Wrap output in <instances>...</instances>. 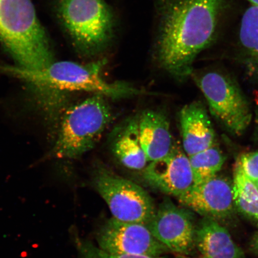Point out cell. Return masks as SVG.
Returning <instances> with one entry per match:
<instances>
[{
	"mask_svg": "<svg viewBox=\"0 0 258 258\" xmlns=\"http://www.w3.org/2000/svg\"><path fill=\"white\" fill-rule=\"evenodd\" d=\"M228 0H159L156 53L161 67L183 80L196 57L213 43Z\"/></svg>",
	"mask_w": 258,
	"mask_h": 258,
	"instance_id": "1",
	"label": "cell"
},
{
	"mask_svg": "<svg viewBox=\"0 0 258 258\" xmlns=\"http://www.w3.org/2000/svg\"><path fill=\"white\" fill-rule=\"evenodd\" d=\"M0 44L21 69L41 70L55 61L31 0H0Z\"/></svg>",
	"mask_w": 258,
	"mask_h": 258,
	"instance_id": "2",
	"label": "cell"
},
{
	"mask_svg": "<svg viewBox=\"0 0 258 258\" xmlns=\"http://www.w3.org/2000/svg\"><path fill=\"white\" fill-rule=\"evenodd\" d=\"M112 118L107 98L101 95L69 106L60 118L50 156L78 159L94 148Z\"/></svg>",
	"mask_w": 258,
	"mask_h": 258,
	"instance_id": "3",
	"label": "cell"
},
{
	"mask_svg": "<svg viewBox=\"0 0 258 258\" xmlns=\"http://www.w3.org/2000/svg\"><path fill=\"white\" fill-rule=\"evenodd\" d=\"M103 64V62L82 64L71 61H54L46 69L31 71L27 78L35 88L50 93L86 92L112 99L147 94L146 91L127 83L106 81L101 75Z\"/></svg>",
	"mask_w": 258,
	"mask_h": 258,
	"instance_id": "4",
	"label": "cell"
},
{
	"mask_svg": "<svg viewBox=\"0 0 258 258\" xmlns=\"http://www.w3.org/2000/svg\"><path fill=\"white\" fill-rule=\"evenodd\" d=\"M54 10L67 36L83 55H96L110 43L114 21L104 0H55Z\"/></svg>",
	"mask_w": 258,
	"mask_h": 258,
	"instance_id": "5",
	"label": "cell"
},
{
	"mask_svg": "<svg viewBox=\"0 0 258 258\" xmlns=\"http://www.w3.org/2000/svg\"><path fill=\"white\" fill-rule=\"evenodd\" d=\"M191 76L204 95L213 115L231 134H243L252 115L246 97L233 77L218 70L193 72Z\"/></svg>",
	"mask_w": 258,
	"mask_h": 258,
	"instance_id": "6",
	"label": "cell"
},
{
	"mask_svg": "<svg viewBox=\"0 0 258 258\" xmlns=\"http://www.w3.org/2000/svg\"><path fill=\"white\" fill-rule=\"evenodd\" d=\"M95 188L117 220L147 225L156 208L151 197L141 186L100 166L93 177Z\"/></svg>",
	"mask_w": 258,
	"mask_h": 258,
	"instance_id": "7",
	"label": "cell"
},
{
	"mask_svg": "<svg viewBox=\"0 0 258 258\" xmlns=\"http://www.w3.org/2000/svg\"><path fill=\"white\" fill-rule=\"evenodd\" d=\"M96 240L100 249L111 254L160 257L169 251L147 225L112 217L102 226Z\"/></svg>",
	"mask_w": 258,
	"mask_h": 258,
	"instance_id": "8",
	"label": "cell"
},
{
	"mask_svg": "<svg viewBox=\"0 0 258 258\" xmlns=\"http://www.w3.org/2000/svg\"><path fill=\"white\" fill-rule=\"evenodd\" d=\"M147 225L154 237L169 251L185 254L196 244V228L191 214L169 198L160 203Z\"/></svg>",
	"mask_w": 258,
	"mask_h": 258,
	"instance_id": "9",
	"label": "cell"
},
{
	"mask_svg": "<svg viewBox=\"0 0 258 258\" xmlns=\"http://www.w3.org/2000/svg\"><path fill=\"white\" fill-rule=\"evenodd\" d=\"M143 177L154 188L177 199L195 185L189 157L176 143L166 157L148 163Z\"/></svg>",
	"mask_w": 258,
	"mask_h": 258,
	"instance_id": "10",
	"label": "cell"
},
{
	"mask_svg": "<svg viewBox=\"0 0 258 258\" xmlns=\"http://www.w3.org/2000/svg\"><path fill=\"white\" fill-rule=\"evenodd\" d=\"M180 204L204 218L227 219L233 213V183L226 177L217 175L195 184L190 191L178 198Z\"/></svg>",
	"mask_w": 258,
	"mask_h": 258,
	"instance_id": "11",
	"label": "cell"
},
{
	"mask_svg": "<svg viewBox=\"0 0 258 258\" xmlns=\"http://www.w3.org/2000/svg\"><path fill=\"white\" fill-rule=\"evenodd\" d=\"M183 149L188 157L215 145V132L201 102L183 106L179 114Z\"/></svg>",
	"mask_w": 258,
	"mask_h": 258,
	"instance_id": "12",
	"label": "cell"
},
{
	"mask_svg": "<svg viewBox=\"0 0 258 258\" xmlns=\"http://www.w3.org/2000/svg\"><path fill=\"white\" fill-rule=\"evenodd\" d=\"M139 134L148 162L163 159L172 150L174 143L167 116L158 110H147L139 116Z\"/></svg>",
	"mask_w": 258,
	"mask_h": 258,
	"instance_id": "13",
	"label": "cell"
},
{
	"mask_svg": "<svg viewBox=\"0 0 258 258\" xmlns=\"http://www.w3.org/2000/svg\"><path fill=\"white\" fill-rule=\"evenodd\" d=\"M196 244L204 258H244V252L224 226L204 218L196 228Z\"/></svg>",
	"mask_w": 258,
	"mask_h": 258,
	"instance_id": "14",
	"label": "cell"
},
{
	"mask_svg": "<svg viewBox=\"0 0 258 258\" xmlns=\"http://www.w3.org/2000/svg\"><path fill=\"white\" fill-rule=\"evenodd\" d=\"M138 121L137 117L129 119L117 129L112 141V150L127 168L143 170L149 162L141 144Z\"/></svg>",
	"mask_w": 258,
	"mask_h": 258,
	"instance_id": "15",
	"label": "cell"
},
{
	"mask_svg": "<svg viewBox=\"0 0 258 258\" xmlns=\"http://www.w3.org/2000/svg\"><path fill=\"white\" fill-rule=\"evenodd\" d=\"M240 58L248 75L258 79V7L251 6L242 17L238 36Z\"/></svg>",
	"mask_w": 258,
	"mask_h": 258,
	"instance_id": "16",
	"label": "cell"
},
{
	"mask_svg": "<svg viewBox=\"0 0 258 258\" xmlns=\"http://www.w3.org/2000/svg\"><path fill=\"white\" fill-rule=\"evenodd\" d=\"M234 207L244 217L258 224V188L255 182L235 164L233 183Z\"/></svg>",
	"mask_w": 258,
	"mask_h": 258,
	"instance_id": "17",
	"label": "cell"
},
{
	"mask_svg": "<svg viewBox=\"0 0 258 258\" xmlns=\"http://www.w3.org/2000/svg\"><path fill=\"white\" fill-rule=\"evenodd\" d=\"M195 184L218 175L225 163L223 153L215 145L189 157Z\"/></svg>",
	"mask_w": 258,
	"mask_h": 258,
	"instance_id": "18",
	"label": "cell"
},
{
	"mask_svg": "<svg viewBox=\"0 0 258 258\" xmlns=\"http://www.w3.org/2000/svg\"><path fill=\"white\" fill-rule=\"evenodd\" d=\"M79 258H166L164 256L149 257L144 256L127 255V254H111L100 249L98 246L88 241L77 242Z\"/></svg>",
	"mask_w": 258,
	"mask_h": 258,
	"instance_id": "19",
	"label": "cell"
},
{
	"mask_svg": "<svg viewBox=\"0 0 258 258\" xmlns=\"http://www.w3.org/2000/svg\"><path fill=\"white\" fill-rule=\"evenodd\" d=\"M237 163L245 175L253 182L258 179V151L242 155Z\"/></svg>",
	"mask_w": 258,
	"mask_h": 258,
	"instance_id": "20",
	"label": "cell"
},
{
	"mask_svg": "<svg viewBox=\"0 0 258 258\" xmlns=\"http://www.w3.org/2000/svg\"><path fill=\"white\" fill-rule=\"evenodd\" d=\"M253 247L254 250H255L258 253V233L256 235L255 238H254V242H253Z\"/></svg>",
	"mask_w": 258,
	"mask_h": 258,
	"instance_id": "21",
	"label": "cell"
},
{
	"mask_svg": "<svg viewBox=\"0 0 258 258\" xmlns=\"http://www.w3.org/2000/svg\"><path fill=\"white\" fill-rule=\"evenodd\" d=\"M249 2L251 6H257L258 7V0H247Z\"/></svg>",
	"mask_w": 258,
	"mask_h": 258,
	"instance_id": "22",
	"label": "cell"
},
{
	"mask_svg": "<svg viewBox=\"0 0 258 258\" xmlns=\"http://www.w3.org/2000/svg\"><path fill=\"white\" fill-rule=\"evenodd\" d=\"M176 258H191V257H186V256H183V255H179L178 256L176 257Z\"/></svg>",
	"mask_w": 258,
	"mask_h": 258,
	"instance_id": "23",
	"label": "cell"
},
{
	"mask_svg": "<svg viewBox=\"0 0 258 258\" xmlns=\"http://www.w3.org/2000/svg\"><path fill=\"white\" fill-rule=\"evenodd\" d=\"M255 183H256V185L257 187V188H258V179L256 180V181L255 182Z\"/></svg>",
	"mask_w": 258,
	"mask_h": 258,
	"instance_id": "24",
	"label": "cell"
}]
</instances>
